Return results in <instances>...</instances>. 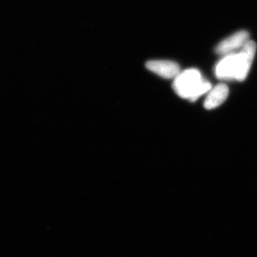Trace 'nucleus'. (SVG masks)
<instances>
[{"label": "nucleus", "instance_id": "4", "mask_svg": "<svg viewBox=\"0 0 257 257\" xmlns=\"http://www.w3.org/2000/svg\"><path fill=\"white\" fill-rule=\"evenodd\" d=\"M147 68L165 79H175L179 74L178 64L170 60H151L146 64Z\"/></svg>", "mask_w": 257, "mask_h": 257}, {"label": "nucleus", "instance_id": "5", "mask_svg": "<svg viewBox=\"0 0 257 257\" xmlns=\"http://www.w3.org/2000/svg\"><path fill=\"white\" fill-rule=\"evenodd\" d=\"M229 94V88L224 84H219L211 87L204 101V107L207 109H214L224 103Z\"/></svg>", "mask_w": 257, "mask_h": 257}, {"label": "nucleus", "instance_id": "1", "mask_svg": "<svg viewBox=\"0 0 257 257\" xmlns=\"http://www.w3.org/2000/svg\"><path fill=\"white\" fill-rule=\"evenodd\" d=\"M173 88L180 97L196 101L210 90L211 84L202 78L197 69H190L179 72L174 79Z\"/></svg>", "mask_w": 257, "mask_h": 257}, {"label": "nucleus", "instance_id": "6", "mask_svg": "<svg viewBox=\"0 0 257 257\" xmlns=\"http://www.w3.org/2000/svg\"><path fill=\"white\" fill-rule=\"evenodd\" d=\"M235 53L225 55L222 60L216 64L215 74L220 79H234Z\"/></svg>", "mask_w": 257, "mask_h": 257}, {"label": "nucleus", "instance_id": "3", "mask_svg": "<svg viewBox=\"0 0 257 257\" xmlns=\"http://www.w3.org/2000/svg\"><path fill=\"white\" fill-rule=\"evenodd\" d=\"M248 41H249V34L244 30H241L222 40L216 46L215 51L218 55H229L233 53L234 51L242 48Z\"/></svg>", "mask_w": 257, "mask_h": 257}, {"label": "nucleus", "instance_id": "2", "mask_svg": "<svg viewBox=\"0 0 257 257\" xmlns=\"http://www.w3.org/2000/svg\"><path fill=\"white\" fill-rule=\"evenodd\" d=\"M256 50V44L249 40L243 45L239 53H235V79L242 81L246 78L251 68Z\"/></svg>", "mask_w": 257, "mask_h": 257}]
</instances>
